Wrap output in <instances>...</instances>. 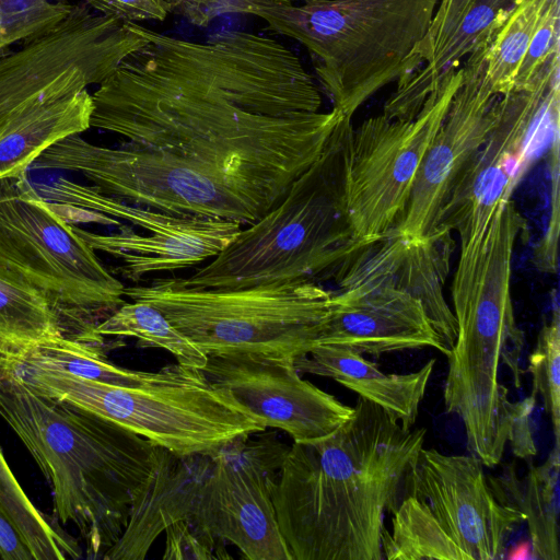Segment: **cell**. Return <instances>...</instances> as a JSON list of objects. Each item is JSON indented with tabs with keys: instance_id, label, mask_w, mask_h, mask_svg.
Masks as SVG:
<instances>
[{
	"instance_id": "52a82bcc",
	"label": "cell",
	"mask_w": 560,
	"mask_h": 560,
	"mask_svg": "<svg viewBox=\"0 0 560 560\" xmlns=\"http://www.w3.org/2000/svg\"><path fill=\"white\" fill-rule=\"evenodd\" d=\"M101 25L74 7L48 32L0 55V179L18 177L50 144L90 127L92 97L109 62Z\"/></svg>"
},
{
	"instance_id": "9a60e30c",
	"label": "cell",
	"mask_w": 560,
	"mask_h": 560,
	"mask_svg": "<svg viewBox=\"0 0 560 560\" xmlns=\"http://www.w3.org/2000/svg\"><path fill=\"white\" fill-rule=\"evenodd\" d=\"M287 448L265 435L210 454L194 482L187 521L217 540L230 541L246 559L292 560L270 492Z\"/></svg>"
},
{
	"instance_id": "d590c367",
	"label": "cell",
	"mask_w": 560,
	"mask_h": 560,
	"mask_svg": "<svg viewBox=\"0 0 560 560\" xmlns=\"http://www.w3.org/2000/svg\"><path fill=\"white\" fill-rule=\"evenodd\" d=\"M527 552H529V545L527 542L520 545L515 548L514 551H512L508 558L511 559H518V558H527Z\"/></svg>"
},
{
	"instance_id": "8992f818",
	"label": "cell",
	"mask_w": 560,
	"mask_h": 560,
	"mask_svg": "<svg viewBox=\"0 0 560 560\" xmlns=\"http://www.w3.org/2000/svg\"><path fill=\"white\" fill-rule=\"evenodd\" d=\"M351 118L343 116L318 158L282 199L237 233L213 260L180 280L194 288H245L314 280L365 245L347 209L345 154Z\"/></svg>"
},
{
	"instance_id": "3957f363",
	"label": "cell",
	"mask_w": 560,
	"mask_h": 560,
	"mask_svg": "<svg viewBox=\"0 0 560 560\" xmlns=\"http://www.w3.org/2000/svg\"><path fill=\"white\" fill-rule=\"evenodd\" d=\"M0 416L49 481L55 518L72 523L88 557H103L122 535L137 495L164 447L70 402L32 392L0 373Z\"/></svg>"
},
{
	"instance_id": "5b68a950",
	"label": "cell",
	"mask_w": 560,
	"mask_h": 560,
	"mask_svg": "<svg viewBox=\"0 0 560 560\" xmlns=\"http://www.w3.org/2000/svg\"><path fill=\"white\" fill-rule=\"evenodd\" d=\"M439 0L257 2L250 15L308 52L335 109L351 118L424 60Z\"/></svg>"
},
{
	"instance_id": "ac0fdd59",
	"label": "cell",
	"mask_w": 560,
	"mask_h": 560,
	"mask_svg": "<svg viewBox=\"0 0 560 560\" xmlns=\"http://www.w3.org/2000/svg\"><path fill=\"white\" fill-rule=\"evenodd\" d=\"M453 249L448 230L436 229L422 237L405 236L393 230L351 254L334 276L339 290L378 283L417 299L448 357L457 338L456 317L444 295Z\"/></svg>"
},
{
	"instance_id": "8d00e7d4",
	"label": "cell",
	"mask_w": 560,
	"mask_h": 560,
	"mask_svg": "<svg viewBox=\"0 0 560 560\" xmlns=\"http://www.w3.org/2000/svg\"><path fill=\"white\" fill-rule=\"evenodd\" d=\"M259 2L265 3H296V2H304L307 0H258Z\"/></svg>"
},
{
	"instance_id": "7c38bea8",
	"label": "cell",
	"mask_w": 560,
	"mask_h": 560,
	"mask_svg": "<svg viewBox=\"0 0 560 560\" xmlns=\"http://www.w3.org/2000/svg\"><path fill=\"white\" fill-rule=\"evenodd\" d=\"M32 170L75 173L92 186L132 205L176 217L256 222L269 208L191 161L121 144H93L69 135L45 149Z\"/></svg>"
},
{
	"instance_id": "e575fe53",
	"label": "cell",
	"mask_w": 560,
	"mask_h": 560,
	"mask_svg": "<svg viewBox=\"0 0 560 560\" xmlns=\"http://www.w3.org/2000/svg\"><path fill=\"white\" fill-rule=\"evenodd\" d=\"M0 558L3 560H34L20 534L0 506Z\"/></svg>"
},
{
	"instance_id": "4fadbf2b",
	"label": "cell",
	"mask_w": 560,
	"mask_h": 560,
	"mask_svg": "<svg viewBox=\"0 0 560 560\" xmlns=\"http://www.w3.org/2000/svg\"><path fill=\"white\" fill-rule=\"evenodd\" d=\"M453 71L410 118L381 114L350 125L345 154L347 209L355 236L365 243L393 231L409 201L424 153L460 80Z\"/></svg>"
},
{
	"instance_id": "8fae6325",
	"label": "cell",
	"mask_w": 560,
	"mask_h": 560,
	"mask_svg": "<svg viewBox=\"0 0 560 560\" xmlns=\"http://www.w3.org/2000/svg\"><path fill=\"white\" fill-rule=\"evenodd\" d=\"M0 266L44 293L65 338L104 346L95 328L126 302L125 287L26 174L0 179Z\"/></svg>"
},
{
	"instance_id": "4dcf8cb0",
	"label": "cell",
	"mask_w": 560,
	"mask_h": 560,
	"mask_svg": "<svg viewBox=\"0 0 560 560\" xmlns=\"http://www.w3.org/2000/svg\"><path fill=\"white\" fill-rule=\"evenodd\" d=\"M164 532L166 539L163 560L218 559L213 552L217 539L197 530L188 521H178Z\"/></svg>"
},
{
	"instance_id": "d6986e66",
	"label": "cell",
	"mask_w": 560,
	"mask_h": 560,
	"mask_svg": "<svg viewBox=\"0 0 560 560\" xmlns=\"http://www.w3.org/2000/svg\"><path fill=\"white\" fill-rule=\"evenodd\" d=\"M316 345L372 355L427 347L444 354L422 304L401 290L378 283L332 292Z\"/></svg>"
},
{
	"instance_id": "ba28073f",
	"label": "cell",
	"mask_w": 560,
	"mask_h": 560,
	"mask_svg": "<svg viewBox=\"0 0 560 560\" xmlns=\"http://www.w3.org/2000/svg\"><path fill=\"white\" fill-rule=\"evenodd\" d=\"M34 393L54 397L113 421L180 456L214 454L261 425L199 369L168 364L137 386H118L54 373L2 371Z\"/></svg>"
},
{
	"instance_id": "5bb4252c",
	"label": "cell",
	"mask_w": 560,
	"mask_h": 560,
	"mask_svg": "<svg viewBox=\"0 0 560 560\" xmlns=\"http://www.w3.org/2000/svg\"><path fill=\"white\" fill-rule=\"evenodd\" d=\"M557 103L559 52L525 88L500 96L494 124L458 174L434 230L455 231L460 247L485 232L525 172L534 127Z\"/></svg>"
},
{
	"instance_id": "277c9868",
	"label": "cell",
	"mask_w": 560,
	"mask_h": 560,
	"mask_svg": "<svg viewBox=\"0 0 560 560\" xmlns=\"http://www.w3.org/2000/svg\"><path fill=\"white\" fill-rule=\"evenodd\" d=\"M525 218L509 200L485 232L460 247L451 294L457 338L444 385L447 412L464 423L468 448L487 467L497 466L508 443L512 402L499 382L505 364L521 385L520 359L525 336L515 319L512 259Z\"/></svg>"
},
{
	"instance_id": "6da1fadb",
	"label": "cell",
	"mask_w": 560,
	"mask_h": 560,
	"mask_svg": "<svg viewBox=\"0 0 560 560\" xmlns=\"http://www.w3.org/2000/svg\"><path fill=\"white\" fill-rule=\"evenodd\" d=\"M144 44L92 96L90 127L218 174L269 209L343 115L279 40L234 31L205 42L132 23Z\"/></svg>"
},
{
	"instance_id": "603a6c76",
	"label": "cell",
	"mask_w": 560,
	"mask_h": 560,
	"mask_svg": "<svg viewBox=\"0 0 560 560\" xmlns=\"http://www.w3.org/2000/svg\"><path fill=\"white\" fill-rule=\"evenodd\" d=\"M13 370L54 373L118 386L140 385L154 373L117 366L107 359L103 346L68 338L2 347L0 372Z\"/></svg>"
},
{
	"instance_id": "7a4b0ae2",
	"label": "cell",
	"mask_w": 560,
	"mask_h": 560,
	"mask_svg": "<svg viewBox=\"0 0 560 560\" xmlns=\"http://www.w3.org/2000/svg\"><path fill=\"white\" fill-rule=\"evenodd\" d=\"M427 430L406 429L359 396L331 434L287 448L270 480L292 560H382L385 511L396 502Z\"/></svg>"
},
{
	"instance_id": "7402d4cb",
	"label": "cell",
	"mask_w": 560,
	"mask_h": 560,
	"mask_svg": "<svg viewBox=\"0 0 560 560\" xmlns=\"http://www.w3.org/2000/svg\"><path fill=\"white\" fill-rule=\"evenodd\" d=\"M516 0H439L423 63L451 70L487 47ZM421 65V66H422Z\"/></svg>"
},
{
	"instance_id": "836d02e7",
	"label": "cell",
	"mask_w": 560,
	"mask_h": 560,
	"mask_svg": "<svg viewBox=\"0 0 560 560\" xmlns=\"http://www.w3.org/2000/svg\"><path fill=\"white\" fill-rule=\"evenodd\" d=\"M535 404L533 395L512 404L508 442L513 454L521 459L528 460L537 453L532 421Z\"/></svg>"
},
{
	"instance_id": "f546056e",
	"label": "cell",
	"mask_w": 560,
	"mask_h": 560,
	"mask_svg": "<svg viewBox=\"0 0 560 560\" xmlns=\"http://www.w3.org/2000/svg\"><path fill=\"white\" fill-rule=\"evenodd\" d=\"M548 166L551 180V210L548 224L540 240L533 250L535 267L547 273H555L558 269V240H559V124L552 128V140L548 151Z\"/></svg>"
},
{
	"instance_id": "2e32d148",
	"label": "cell",
	"mask_w": 560,
	"mask_h": 560,
	"mask_svg": "<svg viewBox=\"0 0 560 560\" xmlns=\"http://www.w3.org/2000/svg\"><path fill=\"white\" fill-rule=\"evenodd\" d=\"M294 361L250 353L210 355L201 371L266 429L282 430L296 443L315 441L347 422L354 407L303 380Z\"/></svg>"
},
{
	"instance_id": "74e56055",
	"label": "cell",
	"mask_w": 560,
	"mask_h": 560,
	"mask_svg": "<svg viewBox=\"0 0 560 560\" xmlns=\"http://www.w3.org/2000/svg\"><path fill=\"white\" fill-rule=\"evenodd\" d=\"M0 351H1V346H0Z\"/></svg>"
},
{
	"instance_id": "484cf974",
	"label": "cell",
	"mask_w": 560,
	"mask_h": 560,
	"mask_svg": "<svg viewBox=\"0 0 560 560\" xmlns=\"http://www.w3.org/2000/svg\"><path fill=\"white\" fill-rule=\"evenodd\" d=\"M0 506L15 527L34 560H65L82 557L78 540L58 521L39 511L26 495L0 448Z\"/></svg>"
},
{
	"instance_id": "9c48e42d",
	"label": "cell",
	"mask_w": 560,
	"mask_h": 560,
	"mask_svg": "<svg viewBox=\"0 0 560 560\" xmlns=\"http://www.w3.org/2000/svg\"><path fill=\"white\" fill-rule=\"evenodd\" d=\"M392 514L382 529L388 560H495L525 522L488 481L476 455L424 448L407 469Z\"/></svg>"
},
{
	"instance_id": "1f68e13d",
	"label": "cell",
	"mask_w": 560,
	"mask_h": 560,
	"mask_svg": "<svg viewBox=\"0 0 560 560\" xmlns=\"http://www.w3.org/2000/svg\"><path fill=\"white\" fill-rule=\"evenodd\" d=\"M95 12L121 22L163 21L171 13L166 0H82Z\"/></svg>"
},
{
	"instance_id": "cb8c5ba5",
	"label": "cell",
	"mask_w": 560,
	"mask_h": 560,
	"mask_svg": "<svg viewBox=\"0 0 560 560\" xmlns=\"http://www.w3.org/2000/svg\"><path fill=\"white\" fill-rule=\"evenodd\" d=\"M559 446L544 464L532 466L523 481L504 480L513 499L510 503L523 512L528 526L532 551L537 559L559 560Z\"/></svg>"
},
{
	"instance_id": "83f0119b",
	"label": "cell",
	"mask_w": 560,
	"mask_h": 560,
	"mask_svg": "<svg viewBox=\"0 0 560 560\" xmlns=\"http://www.w3.org/2000/svg\"><path fill=\"white\" fill-rule=\"evenodd\" d=\"M533 396L540 395L551 419L556 445L560 440V314L558 305L549 323L540 329L537 342L528 357Z\"/></svg>"
},
{
	"instance_id": "30bf717a",
	"label": "cell",
	"mask_w": 560,
	"mask_h": 560,
	"mask_svg": "<svg viewBox=\"0 0 560 560\" xmlns=\"http://www.w3.org/2000/svg\"><path fill=\"white\" fill-rule=\"evenodd\" d=\"M331 294L308 279L213 289L165 277L125 288V296L156 307L208 357L307 354L316 346Z\"/></svg>"
},
{
	"instance_id": "ffe728a7",
	"label": "cell",
	"mask_w": 560,
	"mask_h": 560,
	"mask_svg": "<svg viewBox=\"0 0 560 560\" xmlns=\"http://www.w3.org/2000/svg\"><path fill=\"white\" fill-rule=\"evenodd\" d=\"M559 0H516L486 48V78L504 95L525 88L559 51Z\"/></svg>"
},
{
	"instance_id": "d6a6232c",
	"label": "cell",
	"mask_w": 560,
	"mask_h": 560,
	"mask_svg": "<svg viewBox=\"0 0 560 560\" xmlns=\"http://www.w3.org/2000/svg\"><path fill=\"white\" fill-rule=\"evenodd\" d=\"M258 0H183L173 11L194 25L203 27L225 14L249 15Z\"/></svg>"
},
{
	"instance_id": "44dd1931",
	"label": "cell",
	"mask_w": 560,
	"mask_h": 560,
	"mask_svg": "<svg viewBox=\"0 0 560 560\" xmlns=\"http://www.w3.org/2000/svg\"><path fill=\"white\" fill-rule=\"evenodd\" d=\"M434 364L432 359L416 372L385 373L362 354L335 345H316L294 361L299 373L335 380L380 406L406 429L416 423Z\"/></svg>"
},
{
	"instance_id": "f1b7e54d",
	"label": "cell",
	"mask_w": 560,
	"mask_h": 560,
	"mask_svg": "<svg viewBox=\"0 0 560 560\" xmlns=\"http://www.w3.org/2000/svg\"><path fill=\"white\" fill-rule=\"evenodd\" d=\"M72 7L50 0H0V55L12 45L51 30L68 16Z\"/></svg>"
},
{
	"instance_id": "e0dca14e",
	"label": "cell",
	"mask_w": 560,
	"mask_h": 560,
	"mask_svg": "<svg viewBox=\"0 0 560 560\" xmlns=\"http://www.w3.org/2000/svg\"><path fill=\"white\" fill-rule=\"evenodd\" d=\"M486 48L460 66V80L445 116L420 163L408 205L394 229L422 237L435 229L438 215L458 174L489 135L500 95L486 78Z\"/></svg>"
},
{
	"instance_id": "4316f807",
	"label": "cell",
	"mask_w": 560,
	"mask_h": 560,
	"mask_svg": "<svg viewBox=\"0 0 560 560\" xmlns=\"http://www.w3.org/2000/svg\"><path fill=\"white\" fill-rule=\"evenodd\" d=\"M95 332L102 337L138 338L145 347H158L168 351L177 363L185 366L201 370L208 361L207 354L182 334L161 311L147 302H125L96 326Z\"/></svg>"
},
{
	"instance_id": "f35d334b",
	"label": "cell",
	"mask_w": 560,
	"mask_h": 560,
	"mask_svg": "<svg viewBox=\"0 0 560 560\" xmlns=\"http://www.w3.org/2000/svg\"><path fill=\"white\" fill-rule=\"evenodd\" d=\"M307 1H310V0H307Z\"/></svg>"
},
{
	"instance_id": "d4e9b609",
	"label": "cell",
	"mask_w": 560,
	"mask_h": 560,
	"mask_svg": "<svg viewBox=\"0 0 560 560\" xmlns=\"http://www.w3.org/2000/svg\"><path fill=\"white\" fill-rule=\"evenodd\" d=\"M65 338L42 291L0 266V346L19 347Z\"/></svg>"
}]
</instances>
